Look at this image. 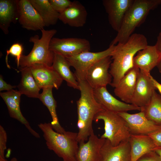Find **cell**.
<instances>
[{
    "mask_svg": "<svg viewBox=\"0 0 161 161\" xmlns=\"http://www.w3.org/2000/svg\"><path fill=\"white\" fill-rule=\"evenodd\" d=\"M148 45L143 34H133L124 43L115 45L111 55L109 72L113 78L110 85L115 88L125 74L134 67L133 59L137 53Z\"/></svg>",
    "mask_w": 161,
    "mask_h": 161,
    "instance_id": "obj_1",
    "label": "cell"
},
{
    "mask_svg": "<svg viewBox=\"0 0 161 161\" xmlns=\"http://www.w3.org/2000/svg\"><path fill=\"white\" fill-rule=\"evenodd\" d=\"M160 57V53L155 45H148L139 51L134 57V66L149 75L151 70L157 67Z\"/></svg>",
    "mask_w": 161,
    "mask_h": 161,
    "instance_id": "obj_17",
    "label": "cell"
},
{
    "mask_svg": "<svg viewBox=\"0 0 161 161\" xmlns=\"http://www.w3.org/2000/svg\"><path fill=\"white\" fill-rule=\"evenodd\" d=\"M161 159V147H156L154 150Z\"/></svg>",
    "mask_w": 161,
    "mask_h": 161,
    "instance_id": "obj_36",
    "label": "cell"
},
{
    "mask_svg": "<svg viewBox=\"0 0 161 161\" xmlns=\"http://www.w3.org/2000/svg\"><path fill=\"white\" fill-rule=\"evenodd\" d=\"M161 4V0H134L121 27L109 46L126 42L135 29L145 21L151 10Z\"/></svg>",
    "mask_w": 161,
    "mask_h": 161,
    "instance_id": "obj_3",
    "label": "cell"
},
{
    "mask_svg": "<svg viewBox=\"0 0 161 161\" xmlns=\"http://www.w3.org/2000/svg\"><path fill=\"white\" fill-rule=\"evenodd\" d=\"M106 139L99 138L94 133L86 142L79 143L76 154L77 161H100V151Z\"/></svg>",
    "mask_w": 161,
    "mask_h": 161,
    "instance_id": "obj_15",
    "label": "cell"
},
{
    "mask_svg": "<svg viewBox=\"0 0 161 161\" xmlns=\"http://www.w3.org/2000/svg\"><path fill=\"white\" fill-rule=\"evenodd\" d=\"M93 92L96 100L105 110L117 113L131 110L140 111V108L116 98L108 91L106 87L93 89Z\"/></svg>",
    "mask_w": 161,
    "mask_h": 161,
    "instance_id": "obj_12",
    "label": "cell"
},
{
    "mask_svg": "<svg viewBox=\"0 0 161 161\" xmlns=\"http://www.w3.org/2000/svg\"><path fill=\"white\" fill-rule=\"evenodd\" d=\"M18 1L0 0V28L6 35L9 32L10 24H15L18 21Z\"/></svg>",
    "mask_w": 161,
    "mask_h": 161,
    "instance_id": "obj_21",
    "label": "cell"
},
{
    "mask_svg": "<svg viewBox=\"0 0 161 161\" xmlns=\"http://www.w3.org/2000/svg\"><path fill=\"white\" fill-rule=\"evenodd\" d=\"M114 47L115 45L109 46L106 50L97 52L86 51L66 58L70 66L75 69L74 74L78 81L85 80L87 70L95 63L104 57L111 56Z\"/></svg>",
    "mask_w": 161,
    "mask_h": 161,
    "instance_id": "obj_6",
    "label": "cell"
},
{
    "mask_svg": "<svg viewBox=\"0 0 161 161\" xmlns=\"http://www.w3.org/2000/svg\"><path fill=\"white\" fill-rule=\"evenodd\" d=\"M140 70L138 73L136 85L131 104L140 108L150 103L156 89L150 76Z\"/></svg>",
    "mask_w": 161,
    "mask_h": 161,
    "instance_id": "obj_13",
    "label": "cell"
},
{
    "mask_svg": "<svg viewBox=\"0 0 161 161\" xmlns=\"http://www.w3.org/2000/svg\"><path fill=\"white\" fill-rule=\"evenodd\" d=\"M100 161H131L129 140L114 146L106 139L101 150Z\"/></svg>",
    "mask_w": 161,
    "mask_h": 161,
    "instance_id": "obj_19",
    "label": "cell"
},
{
    "mask_svg": "<svg viewBox=\"0 0 161 161\" xmlns=\"http://www.w3.org/2000/svg\"><path fill=\"white\" fill-rule=\"evenodd\" d=\"M139 69L134 66L123 77L114 88L115 95L123 102L131 104Z\"/></svg>",
    "mask_w": 161,
    "mask_h": 161,
    "instance_id": "obj_18",
    "label": "cell"
},
{
    "mask_svg": "<svg viewBox=\"0 0 161 161\" xmlns=\"http://www.w3.org/2000/svg\"><path fill=\"white\" fill-rule=\"evenodd\" d=\"M38 126L43 133L49 149L64 161H77L76 154L79 147L78 133L69 131L58 133L54 130L50 123H40Z\"/></svg>",
    "mask_w": 161,
    "mask_h": 161,
    "instance_id": "obj_2",
    "label": "cell"
},
{
    "mask_svg": "<svg viewBox=\"0 0 161 161\" xmlns=\"http://www.w3.org/2000/svg\"><path fill=\"white\" fill-rule=\"evenodd\" d=\"M87 16L85 7L79 1H74L70 7L59 14V19L70 26L79 27L85 24Z\"/></svg>",
    "mask_w": 161,
    "mask_h": 161,
    "instance_id": "obj_20",
    "label": "cell"
},
{
    "mask_svg": "<svg viewBox=\"0 0 161 161\" xmlns=\"http://www.w3.org/2000/svg\"><path fill=\"white\" fill-rule=\"evenodd\" d=\"M90 47L88 40L77 38H60L53 37L49 44L50 49L54 53L60 54L66 58L89 51Z\"/></svg>",
    "mask_w": 161,
    "mask_h": 161,
    "instance_id": "obj_7",
    "label": "cell"
},
{
    "mask_svg": "<svg viewBox=\"0 0 161 161\" xmlns=\"http://www.w3.org/2000/svg\"><path fill=\"white\" fill-rule=\"evenodd\" d=\"M29 67L40 89L51 87L58 89L61 85L63 80L52 66L35 64Z\"/></svg>",
    "mask_w": 161,
    "mask_h": 161,
    "instance_id": "obj_14",
    "label": "cell"
},
{
    "mask_svg": "<svg viewBox=\"0 0 161 161\" xmlns=\"http://www.w3.org/2000/svg\"><path fill=\"white\" fill-rule=\"evenodd\" d=\"M18 7V21L23 28L33 31L44 29L43 20L30 0H19Z\"/></svg>",
    "mask_w": 161,
    "mask_h": 161,
    "instance_id": "obj_11",
    "label": "cell"
},
{
    "mask_svg": "<svg viewBox=\"0 0 161 161\" xmlns=\"http://www.w3.org/2000/svg\"><path fill=\"white\" fill-rule=\"evenodd\" d=\"M118 113L126 121L131 135H148L161 130V126L148 120L143 111L133 114L127 112Z\"/></svg>",
    "mask_w": 161,
    "mask_h": 161,
    "instance_id": "obj_9",
    "label": "cell"
},
{
    "mask_svg": "<svg viewBox=\"0 0 161 161\" xmlns=\"http://www.w3.org/2000/svg\"><path fill=\"white\" fill-rule=\"evenodd\" d=\"M148 135L152 139L157 147H161V130L152 133Z\"/></svg>",
    "mask_w": 161,
    "mask_h": 161,
    "instance_id": "obj_32",
    "label": "cell"
},
{
    "mask_svg": "<svg viewBox=\"0 0 161 161\" xmlns=\"http://www.w3.org/2000/svg\"><path fill=\"white\" fill-rule=\"evenodd\" d=\"M112 61L111 56L104 57L95 63L87 70L85 80L93 89L106 87L112 83V77L109 70Z\"/></svg>",
    "mask_w": 161,
    "mask_h": 161,
    "instance_id": "obj_8",
    "label": "cell"
},
{
    "mask_svg": "<svg viewBox=\"0 0 161 161\" xmlns=\"http://www.w3.org/2000/svg\"><path fill=\"white\" fill-rule=\"evenodd\" d=\"M42 18L45 26L56 24L59 13L53 8L49 0H30Z\"/></svg>",
    "mask_w": 161,
    "mask_h": 161,
    "instance_id": "obj_26",
    "label": "cell"
},
{
    "mask_svg": "<svg viewBox=\"0 0 161 161\" xmlns=\"http://www.w3.org/2000/svg\"><path fill=\"white\" fill-rule=\"evenodd\" d=\"M146 117L161 126V96L155 91L149 103L141 108Z\"/></svg>",
    "mask_w": 161,
    "mask_h": 161,
    "instance_id": "obj_27",
    "label": "cell"
},
{
    "mask_svg": "<svg viewBox=\"0 0 161 161\" xmlns=\"http://www.w3.org/2000/svg\"><path fill=\"white\" fill-rule=\"evenodd\" d=\"M53 8L59 13H61L70 7L72 1L69 0H49Z\"/></svg>",
    "mask_w": 161,
    "mask_h": 161,
    "instance_id": "obj_29",
    "label": "cell"
},
{
    "mask_svg": "<svg viewBox=\"0 0 161 161\" xmlns=\"http://www.w3.org/2000/svg\"><path fill=\"white\" fill-rule=\"evenodd\" d=\"M7 135L6 131L0 125V157L5 158L4 151L6 149Z\"/></svg>",
    "mask_w": 161,
    "mask_h": 161,
    "instance_id": "obj_30",
    "label": "cell"
},
{
    "mask_svg": "<svg viewBox=\"0 0 161 161\" xmlns=\"http://www.w3.org/2000/svg\"><path fill=\"white\" fill-rule=\"evenodd\" d=\"M20 71L21 78L18 86V91L21 95L28 97L39 98L41 89L35 80L30 67H20Z\"/></svg>",
    "mask_w": 161,
    "mask_h": 161,
    "instance_id": "obj_24",
    "label": "cell"
},
{
    "mask_svg": "<svg viewBox=\"0 0 161 161\" xmlns=\"http://www.w3.org/2000/svg\"><path fill=\"white\" fill-rule=\"evenodd\" d=\"M16 86H13L7 84L4 80L1 75L0 76V91L7 90L9 91L16 88Z\"/></svg>",
    "mask_w": 161,
    "mask_h": 161,
    "instance_id": "obj_34",
    "label": "cell"
},
{
    "mask_svg": "<svg viewBox=\"0 0 161 161\" xmlns=\"http://www.w3.org/2000/svg\"><path fill=\"white\" fill-rule=\"evenodd\" d=\"M150 76L156 89L161 94V84L154 78L151 74Z\"/></svg>",
    "mask_w": 161,
    "mask_h": 161,
    "instance_id": "obj_35",
    "label": "cell"
},
{
    "mask_svg": "<svg viewBox=\"0 0 161 161\" xmlns=\"http://www.w3.org/2000/svg\"><path fill=\"white\" fill-rule=\"evenodd\" d=\"M54 54L52 66L63 80L66 82L68 86L79 90L78 82L75 74L70 70V65L67 59L58 54Z\"/></svg>",
    "mask_w": 161,
    "mask_h": 161,
    "instance_id": "obj_23",
    "label": "cell"
},
{
    "mask_svg": "<svg viewBox=\"0 0 161 161\" xmlns=\"http://www.w3.org/2000/svg\"><path fill=\"white\" fill-rule=\"evenodd\" d=\"M0 161H7V160L5 158H3L0 157Z\"/></svg>",
    "mask_w": 161,
    "mask_h": 161,
    "instance_id": "obj_37",
    "label": "cell"
},
{
    "mask_svg": "<svg viewBox=\"0 0 161 161\" xmlns=\"http://www.w3.org/2000/svg\"><path fill=\"white\" fill-rule=\"evenodd\" d=\"M63 161H64V160H63Z\"/></svg>",
    "mask_w": 161,
    "mask_h": 161,
    "instance_id": "obj_39",
    "label": "cell"
},
{
    "mask_svg": "<svg viewBox=\"0 0 161 161\" xmlns=\"http://www.w3.org/2000/svg\"><path fill=\"white\" fill-rule=\"evenodd\" d=\"M131 153V161H137L141 157L153 151L157 147L148 135H131L129 140Z\"/></svg>",
    "mask_w": 161,
    "mask_h": 161,
    "instance_id": "obj_22",
    "label": "cell"
},
{
    "mask_svg": "<svg viewBox=\"0 0 161 161\" xmlns=\"http://www.w3.org/2000/svg\"><path fill=\"white\" fill-rule=\"evenodd\" d=\"M100 120L104 125L101 137L108 140L114 146L129 140L131 134L126 122L118 113L104 109L95 115L93 121L97 123Z\"/></svg>",
    "mask_w": 161,
    "mask_h": 161,
    "instance_id": "obj_5",
    "label": "cell"
},
{
    "mask_svg": "<svg viewBox=\"0 0 161 161\" xmlns=\"http://www.w3.org/2000/svg\"><path fill=\"white\" fill-rule=\"evenodd\" d=\"M134 0H103V4L108 14L109 23L112 28L117 32L125 16Z\"/></svg>",
    "mask_w": 161,
    "mask_h": 161,
    "instance_id": "obj_10",
    "label": "cell"
},
{
    "mask_svg": "<svg viewBox=\"0 0 161 161\" xmlns=\"http://www.w3.org/2000/svg\"><path fill=\"white\" fill-rule=\"evenodd\" d=\"M42 35L30 37L29 41L33 43V46L30 52L27 55H23L20 61L21 67H29L35 64H43L52 66L54 53L49 48L50 41L57 32L55 29L41 30Z\"/></svg>",
    "mask_w": 161,
    "mask_h": 161,
    "instance_id": "obj_4",
    "label": "cell"
},
{
    "mask_svg": "<svg viewBox=\"0 0 161 161\" xmlns=\"http://www.w3.org/2000/svg\"></svg>",
    "mask_w": 161,
    "mask_h": 161,
    "instance_id": "obj_40",
    "label": "cell"
},
{
    "mask_svg": "<svg viewBox=\"0 0 161 161\" xmlns=\"http://www.w3.org/2000/svg\"><path fill=\"white\" fill-rule=\"evenodd\" d=\"M10 161H18L17 159L15 157L12 158Z\"/></svg>",
    "mask_w": 161,
    "mask_h": 161,
    "instance_id": "obj_38",
    "label": "cell"
},
{
    "mask_svg": "<svg viewBox=\"0 0 161 161\" xmlns=\"http://www.w3.org/2000/svg\"><path fill=\"white\" fill-rule=\"evenodd\" d=\"M21 95L18 91L13 89L0 93L7 106L10 117L24 125L31 134L36 137L39 138V135L31 128L21 112L20 103Z\"/></svg>",
    "mask_w": 161,
    "mask_h": 161,
    "instance_id": "obj_16",
    "label": "cell"
},
{
    "mask_svg": "<svg viewBox=\"0 0 161 161\" xmlns=\"http://www.w3.org/2000/svg\"><path fill=\"white\" fill-rule=\"evenodd\" d=\"M52 88L49 87L43 89V92L40 94L38 98L46 106L50 112L52 119L51 123L54 130L58 133H63L66 131L59 123L56 110L57 103L53 96Z\"/></svg>",
    "mask_w": 161,
    "mask_h": 161,
    "instance_id": "obj_25",
    "label": "cell"
},
{
    "mask_svg": "<svg viewBox=\"0 0 161 161\" xmlns=\"http://www.w3.org/2000/svg\"><path fill=\"white\" fill-rule=\"evenodd\" d=\"M160 54V57L157 66L159 71L161 73V31L158 34L155 44Z\"/></svg>",
    "mask_w": 161,
    "mask_h": 161,
    "instance_id": "obj_33",
    "label": "cell"
},
{
    "mask_svg": "<svg viewBox=\"0 0 161 161\" xmlns=\"http://www.w3.org/2000/svg\"><path fill=\"white\" fill-rule=\"evenodd\" d=\"M23 47L22 44L19 43H16L13 44L9 49L6 51L7 54L5 58V61L7 67L10 68L8 63V56L9 54L15 56L16 58V61L18 67L19 66V62L23 55Z\"/></svg>",
    "mask_w": 161,
    "mask_h": 161,
    "instance_id": "obj_28",
    "label": "cell"
},
{
    "mask_svg": "<svg viewBox=\"0 0 161 161\" xmlns=\"http://www.w3.org/2000/svg\"><path fill=\"white\" fill-rule=\"evenodd\" d=\"M137 161H161V159L158 155L152 151L144 155Z\"/></svg>",
    "mask_w": 161,
    "mask_h": 161,
    "instance_id": "obj_31",
    "label": "cell"
}]
</instances>
